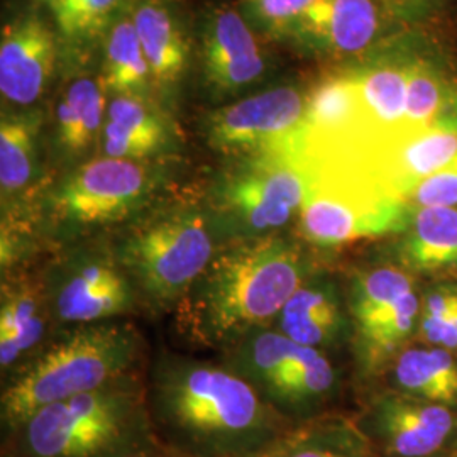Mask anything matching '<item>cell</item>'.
Wrapping results in <instances>:
<instances>
[{"label":"cell","instance_id":"obj_3","mask_svg":"<svg viewBox=\"0 0 457 457\" xmlns=\"http://www.w3.org/2000/svg\"><path fill=\"white\" fill-rule=\"evenodd\" d=\"M145 339L129 319L62 330L31 362L4 379L2 436L46 405L145 373Z\"/></svg>","mask_w":457,"mask_h":457},{"label":"cell","instance_id":"obj_22","mask_svg":"<svg viewBox=\"0 0 457 457\" xmlns=\"http://www.w3.org/2000/svg\"><path fill=\"white\" fill-rule=\"evenodd\" d=\"M393 392L457 410V358L437 347H407L393 361Z\"/></svg>","mask_w":457,"mask_h":457},{"label":"cell","instance_id":"obj_31","mask_svg":"<svg viewBox=\"0 0 457 457\" xmlns=\"http://www.w3.org/2000/svg\"><path fill=\"white\" fill-rule=\"evenodd\" d=\"M122 457H177L171 453H168L166 449H158V451H149V453H139V454H131V456Z\"/></svg>","mask_w":457,"mask_h":457},{"label":"cell","instance_id":"obj_30","mask_svg":"<svg viewBox=\"0 0 457 457\" xmlns=\"http://www.w3.org/2000/svg\"><path fill=\"white\" fill-rule=\"evenodd\" d=\"M442 347L451 351V353H457V300L451 312V317H449V322L445 327V332H444V339H442Z\"/></svg>","mask_w":457,"mask_h":457},{"label":"cell","instance_id":"obj_12","mask_svg":"<svg viewBox=\"0 0 457 457\" xmlns=\"http://www.w3.org/2000/svg\"><path fill=\"white\" fill-rule=\"evenodd\" d=\"M378 457H432L457 442V410L388 390L354 419Z\"/></svg>","mask_w":457,"mask_h":457},{"label":"cell","instance_id":"obj_5","mask_svg":"<svg viewBox=\"0 0 457 457\" xmlns=\"http://www.w3.org/2000/svg\"><path fill=\"white\" fill-rule=\"evenodd\" d=\"M158 449L164 447L149 420L141 373L34 411L4 436L2 457H122Z\"/></svg>","mask_w":457,"mask_h":457},{"label":"cell","instance_id":"obj_14","mask_svg":"<svg viewBox=\"0 0 457 457\" xmlns=\"http://www.w3.org/2000/svg\"><path fill=\"white\" fill-rule=\"evenodd\" d=\"M41 262L0 275L2 379L22 370L60 334L49 305Z\"/></svg>","mask_w":457,"mask_h":457},{"label":"cell","instance_id":"obj_15","mask_svg":"<svg viewBox=\"0 0 457 457\" xmlns=\"http://www.w3.org/2000/svg\"><path fill=\"white\" fill-rule=\"evenodd\" d=\"M62 41L39 11L31 9L12 17L0 37V92L2 98L29 109L43 97L54 77Z\"/></svg>","mask_w":457,"mask_h":457},{"label":"cell","instance_id":"obj_32","mask_svg":"<svg viewBox=\"0 0 457 457\" xmlns=\"http://www.w3.org/2000/svg\"><path fill=\"white\" fill-rule=\"evenodd\" d=\"M432 457H457V442L454 444V445H451V447L444 449L442 453H439V454H436V456Z\"/></svg>","mask_w":457,"mask_h":457},{"label":"cell","instance_id":"obj_10","mask_svg":"<svg viewBox=\"0 0 457 457\" xmlns=\"http://www.w3.org/2000/svg\"><path fill=\"white\" fill-rule=\"evenodd\" d=\"M309 96L296 85H279L239 98L202 119V137L222 160L303 153Z\"/></svg>","mask_w":457,"mask_h":457},{"label":"cell","instance_id":"obj_11","mask_svg":"<svg viewBox=\"0 0 457 457\" xmlns=\"http://www.w3.org/2000/svg\"><path fill=\"white\" fill-rule=\"evenodd\" d=\"M405 29L381 0H315L285 43L303 56L351 65Z\"/></svg>","mask_w":457,"mask_h":457},{"label":"cell","instance_id":"obj_7","mask_svg":"<svg viewBox=\"0 0 457 457\" xmlns=\"http://www.w3.org/2000/svg\"><path fill=\"white\" fill-rule=\"evenodd\" d=\"M311 190L303 153L224 160L200 202L224 245L294 232Z\"/></svg>","mask_w":457,"mask_h":457},{"label":"cell","instance_id":"obj_24","mask_svg":"<svg viewBox=\"0 0 457 457\" xmlns=\"http://www.w3.org/2000/svg\"><path fill=\"white\" fill-rule=\"evenodd\" d=\"M100 85L105 94L151 97V70L131 16H119L104 41Z\"/></svg>","mask_w":457,"mask_h":457},{"label":"cell","instance_id":"obj_19","mask_svg":"<svg viewBox=\"0 0 457 457\" xmlns=\"http://www.w3.org/2000/svg\"><path fill=\"white\" fill-rule=\"evenodd\" d=\"M107 104L104 87L92 77H79L66 87L46 136L54 177L97 158Z\"/></svg>","mask_w":457,"mask_h":457},{"label":"cell","instance_id":"obj_2","mask_svg":"<svg viewBox=\"0 0 457 457\" xmlns=\"http://www.w3.org/2000/svg\"><path fill=\"white\" fill-rule=\"evenodd\" d=\"M319 266L317 251L295 232L224 245L175 311L177 324L190 341L224 353L273 327Z\"/></svg>","mask_w":457,"mask_h":457},{"label":"cell","instance_id":"obj_26","mask_svg":"<svg viewBox=\"0 0 457 457\" xmlns=\"http://www.w3.org/2000/svg\"><path fill=\"white\" fill-rule=\"evenodd\" d=\"M315 0H241V12L249 26L262 36L287 41L298 19Z\"/></svg>","mask_w":457,"mask_h":457},{"label":"cell","instance_id":"obj_6","mask_svg":"<svg viewBox=\"0 0 457 457\" xmlns=\"http://www.w3.org/2000/svg\"><path fill=\"white\" fill-rule=\"evenodd\" d=\"M109 239L149 315L175 313L224 247L200 196H164Z\"/></svg>","mask_w":457,"mask_h":457},{"label":"cell","instance_id":"obj_28","mask_svg":"<svg viewBox=\"0 0 457 457\" xmlns=\"http://www.w3.org/2000/svg\"><path fill=\"white\" fill-rule=\"evenodd\" d=\"M407 205L410 211L422 207H457V156L420 181L410 192Z\"/></svg>","mask_w":457,"mask_h":457},{"label":"cell","instance_id":"obj_16","mask_svg":"<svg viewBox=\"0 0 457 457\" xmlns=\"http://www.w3.org/2000/svg\"><path fill=\"white\" fill-rule=\"evenodd\" d=\"M264 51L241 11L220 5L207 12L200 29V71L215 98L236 96L262 80Z\"/></svg>","mask_w":457,"mask_h":457},{"label":"cell","instance_id":"obj_1","mask_svg":"<svg viewBox=\"0 0 457 457\" xmlns=\"http://www.w3.org/2000/svg\"><path fill=\"white\" fill-rule=\"evenodd\" d=\"M154 436L177 457H260L294 424L222 360L173 351L145 371Z\"/></svg>","mask_w":457,"mask_h":457},{"label":"cell","instance_id":"obj_20","mask_svg":"<svg viewBox=\"0 0 457 457\" xmlns=\"http://www.w3.org/2000/svg\"><path fill=\"white\" fill-rule=\"evenodd\" d=\"M393 262L410 275H439L457 268V207L410 211L393 245Z\"/></svg>","mask_w":457,"mask_h":457},{"label":"cell","instance_id":"obj_13","mask_svg":"<svg viewBox=\"0 0 457 457\" xmlns=\"http://www.w3.org/2000/svg\"><path fill=\"white\" fill-rule=\"evenodd\" d=\"M53 179L43 112L37 109L4 112L0 120L2 224H33L34 207Z\"/></svg>","mask_w":457,"mask_h":457},{"label":"cell","instance_id":"obj_33","mask_svg":"<svg viewBox=\"0 0 457 457\" xmlns=\"http://www.w3.org/2000/svg\"><path fill=\"white\" fill-rule=\"evenodd\" d=\"M145 2H156V4H168L170 0H145Z\"/></svg>","mask_w":457,"mask_h":457},{"label":"cell","instance_id":"obj_27","mask_svg":"<svg viewBox=\"0 0 457 457\" xmlns=\"http://www.w3.org/2000/svg\"><path fill=\"white\" fill-rule=\"evenodd\" d=\"M457 300V283H441L420 295L419 336L427 345L442 347L444 332Z\"/></svg>","mask_w":457,"mask_h":457},{"label":"cell","instance_id":"obj_8","mask_svg":"<svg viewBox=\"0 0 457 457\" xmlns=\"http://www.w3.org/2000/svg\"><path fill=\"white\" fill-rule=\"evenodd\" d=\"M220 354L294 425L324 415L339 388L337 370L326 353L294 343L275 327L245 336Z\"/></svg>","mask_w":457,"mask_h":457},{"label":"cell","instance_id":"obj_23","mask_svg":"<svg viewBox=\"0 0 457 457\" xmlns=\"http://www.w3.org/2000/svg\"><path fill=\"white\" fill-rule=\"evenodd\" d=\"M260 457H378L354 420L317 417L294 425Z\"/></svg>","mask_w":457,"mask_h":457},{"label":"cell","instance_id":"obj_17","mask_svg":"<svg viewBox=\"0 0 457 457\" xmlns=\"http://www.w3.org/2000/svg\"><path fill=\"white\" fill-rule=\"evenodd\" d=\"M273 327L294 343L326 354L351 344L353 320L345 285L320 264L295 290Z\"/></svg>","mask_w":457,"mask_h":457},{"label":"cell","instance_id":"obj_18","mask_svg":"<svg viewBox=\"0 0 457 457\" xmlns=\"http://www.w3.org/2000/svg\"><path fill=\"white\" fill-rule=\"evenodd\" d=\"M179 149L180 136L156 98L114 96L109 100L98 156L171 162Z\"/></svg>","mask_w":457,"mask_h":457},{"label":"cell","instance_id":"obj_9","mask_svg":"<svg viewBox=\"0 0 457 457\" xmlns=\"http://www.w3.org/2000/svg\"><path fill=\"white\" fill-rule=\"evenodd\" d=\"M41 268L60 332L145 313L109 236L58 247L43 258Z\"/></svg>","mask_w":457,"mask_h":457},{"label":"cell","instance_id":"obj_25","mask_svg":"<svg viewBox=\"0 0 457 457\" xmlns=\"http://www.w3.org/2000/svg\"><path fill=\"white\" fill-rule=\"evenodd\" d=\"M70 56L85 58L105 41L128 0H45Z\"/></svg>","mask_w":457,"mask_h":457},{"label":"cell","instance_id":"obj_29","mask_svg":"<svg viewBox=\"0 0 457 457\" xmlns=\"http://www.w3.org/2000/svg\"><path fill=\"white\" fill-rule=\"evenodd\" d=\"M403 28H430L456 0H381Z\"/></svg>","mask_w":457,"mask_h":457},{"label":"cell","instance_id":"obj_21","mask_svg":"<svg viewBox=\"0 0 457 457\" xmlns=\"http://www.w3.org/2000/svg\"><path fill=\"white\" fill-rule=\"evenodd\" d=\"M137 37L151 70L154 90L171 92L180 83L190 58V48L181 26L166 4L128 0Z\"/></svg>","mask_w":457,"mask_h":457},{"label":"cell","instance_id":"obj_4","mask_svg":"<svg viewBox=\"0 0 457 457\" xmlns=\"http://www.w3.org/2000/svg\"><path fill=\"white\" fill-rule=\"evenodd\" d=\"M171 162L97 156L54 177L33 212V228L46 254L111 236L146 212L166 196Z\"/></svg>","mask_w":457,"mask_h":457}]
</instances>
